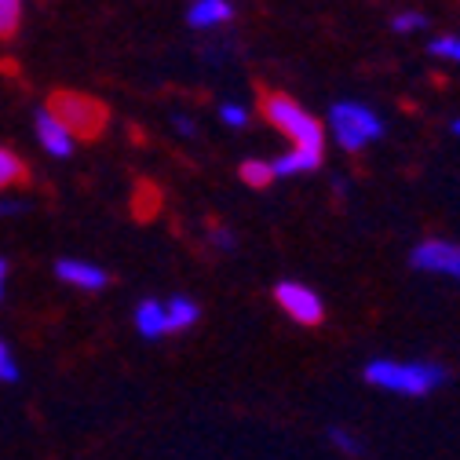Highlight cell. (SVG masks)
<instances>
[{
	"label": "cell",
	"mask_w": 460,
	"mask_h": 460,
	"mask_svg": "<svg viewBox=\"0 0 460 460\" xmlns=\"http://www.w3.org/2000/svg\"><path fill=\"white\" fill-rule=\"evenodd\" d=\"M4 289H8V260L0 256V304H4Z\"/></svg>",
	"instance_id": "24"
},
{
	"label": "cell",
	"mask_w": 460,
	"mask_h": 460,
	"mask_svg": "<svg viewBox=\"0 0 460 460\" xmlns=\"http://www.w3.org/2000/svg\"><path fill=\"white\" fill-rule=\"evenodd\" d=\"M172 128H176V136H183V139L198 136V121L190 118V113H176V118H172Z\"/></svg>",
	"instance_id": "21"
},
{
	"label": "cell",
	"mask_w": 460,
	"mask_h": 460,
	"mask_svg": "<svg viewBox=\"0 0 460 460\" xmlns=\"http://www.w3.org/2000/svg\"><path fill=\"white\" fill-rule=\"evenodd\" d=\"M238 176H242L245 187H267V183L278 180V176H274V161H263V157H249V161H242Z\"/></svg>",
	"instance_id": "13"
},
{
	"label": "cell",
	"mask_w": 460,
	"mask_h": 460,
	"mask_svg": "<svg viewBox=\"0 0 460 460\" xmlns=\"http://www.w3.org/2000/svg\"><path fill=\"white\" fill-rule=\"evenodd\" d=\"M329 438H332V446L343 449V453H362V446L355 442V435L343 431V428H329Z\"/></svg>",
	"instance_id": "20"
},
{
	"label": "cell",
	"mask_w": 460,
	"mask_h": 460,
	"mask_svg": "<svg viewBox=\"0 0 460 460\" xmlns=\"http://www.w3.org/2000/svg\"><path fill=\"white\" fill-rule=\"evenodd\" d=\"M428 51L435 59H449V63H460V37H431Z\"/></svg>",
	"instance_id": "18"
},
{
	"label": "cell",
	"mask_w": 460,
	"mask_h": 460,
	"mask_svg": "<svg viewBox=\"0 0 460 460\" xmlns=\"http://www.w3.org/2000/svg\"><path fill=\"white\" fill-rule=\"evenodd\" d=\"M212 245L219 252H230V249H234V234H230V230H212Z\"/></svg>",
	"instance_id": "22"
},
{
	"label": "cell",
	"mask_w": 460,
	"mask_h": 460,
	"mask_svg": "<svg viewBox=\"0 0 460 460\" xmlns=\"http://www.w3.org/2000/svg\"><path fill=\"white\" fill-rule=\"evenodd\" d=\"M22 19V0H0V40H8L19 30Z\"/></svg>",
	"instance_id": "15"
},
{
	"label": "cell",
	"mask_w": 460,
	"mask_h": 460,
	"mask_svg": "<svg viewBox=\"0 0 460 460\" xmlns=\"http://www.w3.org/2000/svg\"><path fill=\"white\" fill-rule=\"evenodd\" d=\"M453 132H456V136H460V118H456V121H453Z\"/></svg>",
	"instance_id": "25"
},
{
	"label": "cell",
	"mask_w": 460,
	"mask_h": 460,
	"mask_svg": "<svg viewBox=\"0 0 460 460\" xmlns=\"http://www.w3.org/2000/svg\"><path fill=\"white\" fill-rule=\"evenodd\" d=\"M234 19V0H190L187 22L194 30H219Z\"/></svg>",
	"instance_id": "9"
},
{
	"label": "cell",
	"mask_w": 460,
	"mask_h": 460,
	"mask_svg": "<svg viewBox=\"0 0 460 460\" xmlns=\"http://www.w3.org/2000/svg\"><path fill=\"white\" fill-rule=\"evenodd\" d=\"M59 118L74 128V136H81V139H92V136H99L102 132V125H106V110L95 102V99H88V95H74V92H55L51 95V102H48Z\"/></svg>",
	"instance_id": "4"
},
{
	"label": "cell",
	"mask_w": 460,
	"mask_h": 460,
	"mask_svg": "<svg viewBox=\"0 0 460 460\" xmlns=\"http://www.w3.org/2000/svg\"><path fill=\"white\" fill-rule=\"evenodd\" d=\"M410 263L424 274H438V278H453L460 281V242H446V238H428L410 252Z\"/></svg>",
	"instance_id": "6"
},
{
	"label": "cell",
	"mask_w": 460,
	"mask_h": 460,
	"mask_svg": "<svg viewBox=\"0 0 460 460\" xmlns=\"http://www.w3.org/2000/svg\"><path fill=\"white\" fill-rule=\"evenodd\" d=\"M19 212H26L22 201H15V198H0V216H19Z\"/></svg>",
	"instance_id": "23"
},
{
	"label": "cell",
	"mask_w": 460,
	"mask_h": 460,
	"mask_svg": "<svg viewBox=\"0 0 460 460\" xmlns=\"http://www.w3.org/2000/svg\"><path fill=\"white\" fill-rule=\"evenodd\" d=\"M263 118L293 146H307V150H322L325 146V125L314 118L307 106H300L293 95H285V92L267 95L263 99Z\"/></svg>",
	"instance_id": "2"
},
{
	"label": "cell",
	"mask_w": 460,
	"mask_h": 460,
	"mask_svg": "<svg viewBox=\"0 0 460 460\" xmlns=\"http://www.w3.org/2000/svg\"><path fill=\"white\" fill-rule=\"evenodd\" d=\"M329 136L343 150H366L369 143L384 136V118L358 99H343L329 110Z\"/></svg>",
	"instance_id": "3"
},
{
	"label": "cell",
	"mask_w": 460,
	"mask_h": 460,
	"mask_svg": "<svg viewBox=\"0 0 460 460\" xmlns=\"http://www.w3.org/2000/svg\"><path fill=\"white\" fill-rule=\"evenodd\" d=\"M314 168H322V150H307V146H289L281 157H274V176H311Z\"/></svg>",
	"instance_id": "10"
},
{
	"label": "cell",
	"mask_w": 460,
	"mask_h": 460,
	"mask_svg": "<svg viewBox=\"0 0 460 460\" xmlns=\"http://www.w3.org/2000/svg\"><path fill=\"white\" fill-rule=\"evenodd\" d=\"M391 30L394 33H420V30H428V15L417 12V8H406V12H398L391 19Z\"/></svg>",
	"instance_id": "16"
},
{
	"label": "cell",
	"mask_w": 460,
	"mask_h": 460,
	"mask_svg": "<svg viewBox=\"0 0 460 460\" xmlns=\"http://www.w3.org/2000/svg\"><path fill=\"white\" fill-rule=\"evenodd\" d=\"M22 180H26L22 157H19L15 150H8V146H0V190H8V187H15V183H22Z\"/></svg>",
	"instance_id": "14"
},
{
	"label": "cell",
	"mask_w": 460,
	"mask_h": 460,
	"mask_svg": "<svg viewBox=\"0 0 460 460\" xmlns=\"http://www.w3.org/2000/svg\"><path fill=\"white\" fill-rule=\"evenodd\" d=\"M55 278H59L63 285H70V289H81V293H99L110 285V274L99 267V263H88V260H59L55 263Z\"/></svg>",
	"instance_id": "8"
},
{
	"label": "cell",
	"mask_w": 460,
	"mask_h": 460,
	"mask_svg": "<svg viewBox=\"0 0 460 460\" xmlns=\"http://www.w3.org/2000/svg\"><path fill=\"white\" fill-rule=\"evenodd\" d=\"M249 118H252V113H249V106H245V102H234V99H230V102H223V106H219V121H223L226 128H245V125H249Z\"/></svg>",
	"instance_id": "17"
},
{
	"label": "cell",
	"mask_w": 460,
	"mask_h": 460,
	"mask_svg": "<svg viewBox=\"0 0 460 460\" xmlns=\"http://www.w3.org/2000/svg\"><path fill=\"white\" fill-rule=\"evenodd\" d=\"M366 380L387 394L424 398L446 384V369L435 362H398V358H373L366 366Z\"/></svg>",
	"instance_id": "1"
},
{
	"label": "cell",
	"mask_w": 460,
	"mask_h": 460,
	"mask_svg": "<svg viewBox=\"0 0 460 460\" xmlns=\"http://www.w3.org/2000/svg\"><path fill=\"white\" fill-rule=\"evenodd\" d=\"M136 332L143 340L168 336V314H164V304L161 300H139V307H136Z\"/></svg>",
	"instance_id": "11"
},
{
	"label": "cell",
	"mask_w": 460,
	"mask_h": 460,
	"mask_svg": "<svg viewBox=\"0 0 460 460\" xmlns=\"http://www.w3.org/2000/svg\"><path fill=\"white\" fill-rule=\"evenodd\" d=\"M33 132H37V143L44 146V154H51L55 161H66V157L77 150L74 128H70L51 106H40V110L33 113Z\"/></svg>",
	"instance_id": "7"
},
{
	"label": "cell",
	"mask_w": 460,
	"mask_h": 460,
	"mask_svg": "<svg viewBox=\"0 0 460 460\" xmlns=\"http://www.w3.org/2000/svg\"><path fill=\"white\" fill-rule=\"evenodd\" d=\"M19 380V362L12 355V348L0 340V384H15Z\"/></svg>",
	"instance_id": "19"
},
{
	"label": "cell",
	"mask_w": 460,
	"mask_h": 460,
	"mask_svg": "<svg viewBox=\"0 0 460 460\" xmlns=\"http://www.w3.org/2000/svg\"><path fill=\"white\" fill-rule=\"evenodd\" d=\"M274 300L296 325H318L322 314H325L322 296L311 289V285H304V281H278L274 285Z\"/></svg>",
	"instance_id": "5"
},
{
	"label": "cell",
	"mask_w": 460,
	"mask_h": 460,
	"mask_svg": "<svg viewBox=\"0 0 460 460\" xmlns=\"http://www.w3.org/2000/svg\"><path fill=\"white\" fill-rule=\"evenodd\" d=\"M164 314H168V332H187L190 325H198L201 307H198L190 296H172V300L164 304Z\"/></svg>",
	"instance_id": "12"
}]
</instances>
